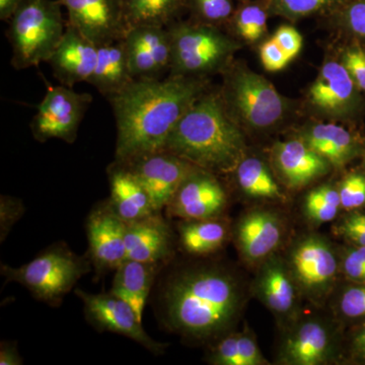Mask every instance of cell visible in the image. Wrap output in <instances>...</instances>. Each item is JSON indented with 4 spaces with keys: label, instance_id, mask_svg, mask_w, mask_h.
<instances>
[{
    "label": "cell",
    "instance_id": "ffe728a7",
    "mask_svg": "<svg viewBox=\"0 0 365 365\" xmlns=\"http://www.w3.org/2000/svg\"><path fill=\"white\" fill-rule=\"evenodd\" d=\"M284 228L272 211L254 210L242 216L235 230L237 248L242 258L256 263L272 256L282 242Z\"/></svg>",
    "mask_w": 365,
    "mask_h": 365
},
{
    "label": "cell",
    "instance_id": "3957f363",
    "mask_svg": "<svg viewBox=\"0 0 365 365\" xmlns=\"http://www.w3.org/2000/svg\"><path fill=\"white\" fill-rule=\"evenodd\" d=\"M245 139L222 96L204 93L180 120L163 150L212 173H230L245 157Z\"/></svg>",
    "mask_w": 365,
    "mask_h": 365
},
{
    "label": "cell",
    "instance_id": "30bf717a",
    "mask_svg": "<svg viewBox=\"0 0 365 365\" xmlns=\"http://www.w3.org/2000/svg\"><path fill=\"white\" fill-rule=\"evenodd\" d=\"M76 294L83 300L86 319L97 330L129 338L153 354H160L165 349V344L153 340L145 332L143 321L125 300L112 292L93 294L78 289Z\"/></svg>",
    "mask_w": 365,
    "mask_h": 365
},
{
    "label": "cell",
    "instance_id": "f35d334b",
    "mask_svg": "<svg viewBox=\"0 0 365 365\" xmlns=\"http://www.w3.org/2000/svg\"><path fill=\"white\" fill-rule=\"evenodd\" d=\"M237 338L239 333L223 335L211 350L209 362L216 365H242Z\"/></svg>",
    "mask_w": 365,
    "mask_h": 365
},
{
    "label": "cell",
    "instance_id": "b9f144b4",
    "mask_svg": "<svg viewBox=\"0 0 365 365\" xmlns=\"http://www.w3.org/2000/svg\"><path fill=\"white\" fill-rule=\"evenodd\" d=\"M239 353L242 365H264L268 364L267 360L262 355L258 343L248 331L239 333L237 338Z\"/></svg>",
    "mask_w": 365,
    "mask_h": 365
},
{
    "label": "cell",
    "instance_id": "60d3db41",
    "mask_svg": "<svg viewBox=\"0 0 365 365\" xmlns=\"http://www.w3.org/2000/svg\"><path fill=\"white\" fill-rule=\"evenodd\" d=\"M25 211L21 200L11 196L0 199V240L4 242L11 228L18 222Z\"/></svg>",
    "mask_w": 365,
    "mask_h": 365
},
{
    "label": "cell",
    "instance_id": "e0dca14e",
    "mask_svg": "<svg viewBox=\"0 0 365 365\" xmlns=\"http://www.w3.org/2000/svg\"><path fill=\"white\" fill-rule=\"evenodd\" d=\"M255 290L280 321L288 322L297 314L300 292L287 261L273 255L265 259L255 280Z\"/></svg>",
    "mask_w": 365,
    "mask_h": 365
},
{
    "label": "cell",
    "instance_id": "e575fe53",
    "mask_svg": "<svg viewBox=\"0 0 365 365\" xmlns=\"http://www.w3.org/2000/svg\"><path fill=\"white\" fill-rule=\"evenodd\" d=\"M341 207L343 210H362L365 208V172L353 170L341 180L339 187Z\"/></svg>",
    "mask_w": 365,
    "mask_h": 365
},
{
    "label": "cell",
    "instance_id": "9c48e42d",
    "mask_svg": "<svg viewBox=\"0 0 365 365\" xmlns=\"http://www.w3.org/2000/svg\"><path fill=\"white\" fill-rule=\"evenodd\" d=\"M91 102L90 93L63 85L50 86L31 123L34 138L39 143L60 139L73 143Z\"/></svg>",
    "mask_w": 365,
    "mask_h": 365
},
{
    "label": "cell",
    "instance_id": "4dcf8cb0",
    "mask_svg": "<svg viewBox=\"0 0 365 365\" xmlns=\"http://www.w3.org/2000/svg\"><path fill=\"white\" fill-rule=\"evenodd\" d=\"M267 11L260 4H246L235 14V32L247 41L260 39L267 28Z\"/></svg>",
    "mask_w": 365,
    "mask_h": 365
},
{
    "label": "cell",
    "instance_id": "2e32d148",
    "mask_svg": "<svg viewBox=\"0 0 365 365\" xmlns=\"http://www.w3.org/2000/svg\"><path fill=\"white\" fill-rule=\"evenodd\" d=\"M309 98L323 112L340 118H357L364 111L365 104L349 72L342 62H327L314 81Z\"/></svg>",
    "mask_w": 365,
    "mask_h": 365
},
{
    "label": "cell",
    "instance_id": "ee69618b",
    "mask_svg": "<svg viewBox=\"0 0 365 365\" xmlns=\"http://www.w3.org/2000/svg\"><path fill=\"white\" fill-rule=\"evenodd\" d=\"M273 39L292 60L295 58L302 50V35L292 26H280L274 35Z\"/></svg>",
    "mask_w": 365,
    "mask_h": 365
},
{
    "label": "cell",
    "instance_id": "bcb514c9",
    "mask_svg": "<svg viewBox=\"0 0 365 365\" xmlns=\"http://www.w3.org/2000/svg\"><path fill=\"white\" fill-rule=\"evenodd\" d=\"M23 364L21 355L13 343H2L0 349V365H20Z\"/></svg>",
    "mask_w": 365,
    "mask_h": 365
},
{
    "label": "cell",
    "instance_id": "7402d4cb",
    "mask_svg": "<svg viewBox=\"0 0 365 365\" xmlns=\"http://www.w3.org/2000/svg\"><path fill=\"white\" fill-rule=\"evenodd\" d=\"M276 167L290 188H300L325 176L332 165L304 140H288L274 148Z\"/></svg>",
    "mask_w": 365,
    "mask_h": 365
},
{
    "label": "cell",
    "instance_id": "83f0119b",
    "mask_svg": "<svg viewBox=\"0 0 365 365\" xmlns=\"http://www.w3.org/2000/svg\"><path fill=\"white\" fill-rule=\"evenodd\" d=\"M128 29L153 26L168 28L182 9L186 0H122Z\"/></svg>",
    "mask_w": 365,
    "mask_h": 365
},
{
    "label": "cell",
    "instance_id": "52a82bcc",
    "mask_svg": "<svg viewBox=\"0 0 365 365\" xmlns=\"http://www.w3.org/2000/svg\"><path fill=\"white\" fill-rule=\"evenodd\" d=\"M222 98L228 112L255 129L278 123L287 109L270 81L244 68L228 72Z\"/></svg>",
    "mask_w": 365,
    "mask_h": 365
},
{
    "label": "cell",
    "instance_id": "8d00e7d4",
    "mask_svg": "<svg viewBox=\"0 0 365 365\" xmlns=\"http://www.w3.org/2000/svg\"><path fill=\"white\" fill-rule=\"evenodd\" d=\"M341 273L350 282L365 284V247L351 245L340 257Z\"/></svg>",
    "mask_w": 365,
    "mask_h": 365
},
{
    "label": "cell",
    "instance_id": "1f68e13d",
    "mask_svg": "<svg viewBox=\"0 0 365 365\" xmlns=\"http://www.w3.org/2000/svg\"><path fill=\"white\" fill-rule=\"evenodd\" d=\"M186 9L192 11L197 23L215 26L232 18L234 2L232 0H186Z\"/></svg>",
    "mask_w": 365,
    "mask_h": 365
},
{
    "label": "cell",
    "instance_id": "7bdbcfd3",
    "mask_svg": "<svg viewBox=\"0 0 365 365\" xmlns=\"http://www.w3.org/2000/svg\"><path fill=\"white\" fill-rule=\"evenodd\" d=\"M260 56L262 63L269 71H279L292 61L273 38L262 45Z\"/></svg>",
    "mask_w": 365,
    "mask_h": 365
},
{
    "label": "cell",
    "instance_id": "7dc6e473",
    "mask_svg": "<svg viewBox=\"0 0 365 365\" xmlns=\"http://www.w3.org/2000/svg\"><path fill=\"white\" fill-rule=\"evenodd\" d=\"M20 2L21 0H0V20L9 21Z\"/></svg>",
    "mask_w": 365,
    "mask_h": 365
},
{
    "label": "cell",
    "instance_id": "8fae6325",
    "mask_svg": "<svg viewBox=\"0 0 365 365\" xmlns=\"http://www.w3.org/2000/svg\"><path fill=\"white\" fill-rule=\"evenodd\" d=\"M123 163L148 192L157 212L167 207L185 178L196 167L165 150Z\"/></svg>",
    "mask_w": 365,
    "mask_h": 365
},
{
    "label": "cell",
    "instance_id": "277c9868",
    "mask_svg": "<svg viewBox=\"0 0 365 365\" xmlns=\"http://www.w3.org/2000/svg\"><path fill=\"white\" fill-rule=\"evenodd\" d=\"M59 0H21L9 20L11 66L18 71L47 62L66 33Z\"/></svg>",
    "mask_w": 365,
    "mask_h": 365
},
{
    "label": "cell",
    "instance_id": "484cf974",
    "mask_svg": "<svg viewBox=\"0 0 365 365\" xmlns=\"http://www.w3.org/2000/svg\"><path fill=\"white\" fill-rule=\"evenodd\" d=\"M158 268L160 264L126 259L115 273L110 292L130 304L141 321Z\"/></svg>",
    "mask_w": 365,
    "mask_h": 365
},
{
    "label": "cell",
    "instance_id": "603a6c76",
    "mask_svg": "<svg viewBox=\"0 0 365 365\" xmlns=\"http://www.w3.org/2000/svg\"><path fill=\"white\" fill-rule=\"evenodd\" d=\"M108 174L111 188L109 203L122 220L130 223L157 212L148 192L123 163L115 160Z\"/></svg>",
    "mask_w": 365,
    "mask_h": 365
},
{
    "label": "cell",
    "instance_id": "d6a6232c",
    "mask_svg": "<svg viewBox=\"0 0 365 365\" xmlns=\"http://www.w3.org/2000/svg\"><path fill=\"white\" fill-rule=\"evenodd\" d=\"M337 314L345 321H365V284L351 282L343 288L338 297Z\"/></svg>",
    "mask_w": 365,
    "mask_h": 365
},
{
    "label": "cell",
    "instance_id": "74e56055",
    "mask_svg": "<svg viewBox=\"0 0 365 365\" xmlns=\"http://www.w3.org/2000/svg\"><path fill=\"white\" fill-rule=\"evenodd\" d=\"M341 62L349 72L353 81L361 93L365 95V48L357 44L350 45L346 48L341 56Z\"/></svg>",
    "mask_w": 365,
    "mask_h": 365
},
{
    "label": "cell",
    "instance_id": "5b68a950",
    "mask_svg": "<svg viewBox=\"0 0 365 365\" xmlns=\"http://www.w3.org/2000/svg\"><path fill=\"white\" fill-rule=\"evenodd\" d=\"M91 264L88 257L78 256L59 242L21 267L2 264L1 274L7 281L23 285L36 299L56 307L78 281L90 272Z\"/></svg>",
    "mask_w": 365,
    "mask_h": 365
},
{
    "label": "cell",
    "instance_id": "5bb4252c",
    "mask_svg": "<svg viewBox=\"0 0 365 365\" xmlns=\"http://www.w3.org/2000/svg\"><path fill=\"white\" fill-rule=\"evenodd\" d=\"M127 223L110 203L93 209L86 220L90 259L98 273L116 270L126 260Z\"/></svg>",
    "mask_w": 365,
    "mask_h": 365
},
{
    "label": "cell",
    "instance_id": "44dd1931",
    "mask_svg": "<svg viewBox=\"0 0 365 365\" xmlns=\"http://www.w3.org/2000/svg\"><path fill=\"white\" fill-rule=\"evenodd\" d=\"M172 253V230L160 212L127 223L126 259L160 265Z\"/></svg>",
    "mask_w": 365,
    "mask_h": 365
},
{
    "label": "cell",
    "instance_id": "7c38bea8",
    "mask_svg": "<svg viewBox=\"0 0 365 365\" xmlns=\"http://www.w3.org/2000/svg\"><path fill=\"white\" fill-rule=\"evenodd\" d=\"M68 14L67 24L97 46L124 39L128 26L122 0H59Z\"/></svg>",
    "mask_w": 365,
    "mask_h": 365
},
{
    "label": "cell",
    "instance_id": "9a60e30c",
    "mask_svg": "<svg viewBox=\"0 0 365 365\" xmlns=\"http://www.w3.org/2000/svg\"><path fill=\"white\" fill-rule=\"evenodd\" d=\"M123 43L134 78H160L170 71L172 43L168 28L134 26L127 31Z\"/></svg>",
    "mask_w": 365,
    "mask_h": 365
},
{
    "label": "cell",
    "instance_id": "c3c4849f",
    "mask_svg": "<svg viewBox=\"0 0 365 365\" xmlns=\"http://www.w3.org/2000/svg\"><path fill=\"white\" fill-rule=\"evenodd\" d=\"M362 168H364V170L365 172V150L364 151V153H362Z\"/></svg>",
    "mask_w": 365,
    "mask_h": 365
},
{
    "label": "cell",
    "instance_id": "836d02e7",
    "mask_svg": "<svg viewBox=\"0 0 365 365\" xmlns=\"http://www.w3.org/2000/svg\"><path fill=\"white\" fill-rule=\"evenodd\" d=\"M344 0H270V9L287 18L299 19L340 6Z\"/></svg>",
    "mask_w": 365,
    "mask_h": 365
},
{
    "label": "cell",
    "instance_id": "8992f818",
    "mask_svg": "<svg viewBox=\"0 0 365 365\" xmlns=\"http://www.w3.org/2000/svg\"><path fill=\"white\" fill-rule=\"evenodd\" d=\"M172 43L170 76L202 78L227 66L237 45L215 26L174 23L168 26Z\"/></svg>",
    "mask_w": 365,
    "mask_h": 365
},
{
    "label": "cell",
    "instance_id": "6da1fadb",
    "mask_svg": "<svg viewBox=\"0 0 365 365\" xmlns=\"http://www.w3.org/2000/svg\"><path fill=\"white\" fill-rule=\"evenodd\" d=\"M206 91L203 78H135L109 101L116 119L115 160L163 150L180 120Z\"/></svg>",
    "mask_w": 365,
    "mask_h": 365
},
{
    "label": "cell",
    "instance_id": "d4e9b609",
    "mask_svg": "<svg viewBox=\"0 0 365 365\" xmlns=\"http://www.w3.org/2000/svg\"><path fill=\"white\" fill-rule=\"evenodd\" d=\"M134 79L123 40L98 46L97 63L88 83L110 101Z\"/></svg>",
    "mask_w": 365,
    "mask_h": 365
},
{
    "label": "cell",
    "instance_id": "cb8c5ba5",
    "mask_svg": "<svg viewBox=\"0 0 365 365\" xmlns=\"http://www.w3.org/2000/svg\"><path fill=\"white\" fill-rule=\"evenodd\" d=\"M302 140L336 169L362 157L365 150L361 137L335 124L314 125L304 132Z\"/></svg>",
    "mask_w": 365,
    "mask_h": 365
},
{
    "label": "cell",
    "instance_id": "ba28073f",
    "mask_svg": "<svg viewBox=\"0 0 365 365\" xmlns=\"http://www.w3.org/2000/svg\"><path fill=\"white\" fill-rule=\"evenodd\" d=\"M287 262L300 294L316 304L330 297L341 272L340 258L326 239L304 235L290 250Z\"/></svg>",
    "mask_w": 365,
    "mask_h": 365
},
{
    "label": "cell",
    "instance_id": "f6af8a7d",
    "mask_svg": "<svg viewBox=\"0 0 365 365\" xmlns=\"http://www.w3.org/2000/svg\"><path fill=\"white\" fill-rule=\"evenodd\" d=\"M349 345L352 359L365 364V321L359 323L352 333Z\"/></svg>",
    "mask_w": 365,
    "mask_h": 365
},
{
    "label": "cell",
    "instance_id": "4fadbf2b",
    "mask_svg": "<svg viewBox=\"0 0 365 365\" xmlns=\"http://www.w3.org/2000/svg\"><path fill=\"white\" fill-rule=\"evenodd\" d=\"M227 192L215 173L195 167L180 185L168 212L182 220L217 217L227 206Z\"/></svg>",
    "mask_w": 365,
    "mask_h": 365
},
{
    "label": "cell",
    "instance_id": "d590c367",
    "mask_svg": "<svg viewBox=\"0 0 365 365\" xmlns=\"http://www.w3.org/2000/svg\"><path fill=\"white\" fill-rule=\"evenodd\" d=\"M334 11L347 33L364 44L365 0H344Z\"/></svg>",
    "mask_w": 365,
    "mask_h": 365
},
{
    "label": "cell",
    "instance_id": "ab89813d",
    "mask_svg": "<svg viewBox=\"0 0 365 365\" xmlns=\"http://www.w3.org/2000/svg\"><path fill=\"white\" fill-rule=\"evenodd\" d=\"M337 232L350 244L365 247V211H351L338 225Z\"/></svg>",
    "mask_w": 365,
    "mask_h": 365
},
{
    "label": "cell",
    "instance_id": "4316f807",
    "mask_svg": "<svg viewBox=\"0 0 365 365\" xmlns=\"http://www.w3.org/2000/svg\"><path fill=\"white\" fill-rule=\"evenodd\" d=\"M179 235L185 251L200 256L222 248L227 237V228L217 217L182 220L179 227Z\"/></svg>",
    "mask_w": 365,
    "mask_h": 365
},
{
    "label": "cell",
    "instance_id": "ac0fdd59",
    "mask_svg": "<svg viewBox=\"0 0 365 365\" xmlns=\"http://www.w3.org/2000/svg\"><path fill=\"white\" fill-rule=\"evenodd\" d=\"M97 58L98 46L67 24L63 37L47 62L61 85L73 88L76 83H88Z\"/></svg>",
    "mask_w": 365,
    "mask_h": 365
},
{
    "label": "cell",
    "instance_id": "7a4b0ae2",
    "mask_svg": "<svg viewBox=\"0 0 365 365\" xmlns=\"http://www.w3.org/2000/svg\"><path fill=\"white\" fill-rule=\"evenodd\" d=\"M165 321L175 332L197 340L225 335L241 313L242 292L225 269L203 266L170 278L163 289Z\"/></svg>",
    "mask_w": 365,
    "mask_h": 365
},
{
    "label": "cell",
    "instance_id": "d6986e66",
    "mask_svg": "<svg viewBox=\"0 0 365 365\" xmlns=\"http://www.w3.org/2000/svg\"><path fill=\"white\" fill-rule=\"evenodd\" d=\"M335 336L323 322L309 319L288 334L281 346L280 361L289 365L324 364L335 352Z\"/></svg>",
    "mask_w": 365,
    "mask_h": 365
},
{
    "label": "cell",
    "instance_id": "f546056e",
    "mask_svg": "<svg viewBox=\"0 0 365 365\" xmlns=\"http://www.w3.org/2000/svg\"><path fill=\"white\" fill-rule=\"evenodd\" d=\"M341 209L338 187L336 188L331 185L317 187L304 199V215L312 222L318 225L332 222Z\"/></svg>",
    "mask_w": 365,
    "mask_h": 365
},
{
    "label": "cell",
    "instance_id": "f1b7e54d",
    "mask_svg": "<svg viewBox=\"0 0 365 365\" xmlns=\"http://www.w3.org/2000/svg\"><path fill=\"white\" fill-rule=\"evenodd\" d=\"M235 173L237 185L247 196L270 200L284 198L267 165L259 158H242Z\"/></svg>",
    "mask_w": 365,
    "mask_h": 365
}]
</instances>
